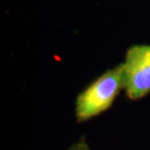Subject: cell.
I'll return each instance as SVG.
<instances>
[{"label":"cell","mask_w":150,"mask_h":150,"mask_svg":"<svg viewBox=\"0 0 150 150\" xmlns=\"http://www.w3.org/2000/svg\"><path fill=\"white\" fill-rule=\"evenodd\" d=\"M88 150H90V149H89V148H88Z\"/></svg>","instance_id":"cell-4"},{"label":"cell","mask_w":150,"mask_h":150,"mask_svg":"<svg viewBox=\"0 0 150 150\" xmlns=\"http://www.w3.org/2000/svg\"><path fill=\"white\" fill-rule=\"evenodd\" d=\"M122 89H125L123 64L107 70L91 83L76 98L75 114L82 122L105 111Z\"/></svg>","instance_id":"cell-1"},{"label":"cell","mask_w":150,"mask_h":150,"mask_svg":"<svg viewBox=\"0 0 150 150\" xmlns=\"http://www.w3.org/2000/svg\"><path fill=\"white\" fill-rule=\"evenodd\" d=\"M123 64L125 91L131 100H139L150 92V45L137 44L129 48Z\"/></svg>","instance_id":"cell-2"},{"label":"cell","mask_w":150,"mask_h":150,"mask_svg":"<svg viewBox=\"0 0 150 150\" xmlns=\"http://www.w3.org/2000/svg\"><path fill=\"white\" fill-rule=\"evenodd\" d=\"M88 146L84 142H80L75 143L74 145H72L68 150H88Z\"/></svg>","instance_id":"cell-3"}]
</instances>
